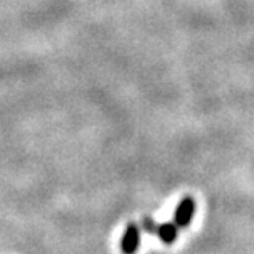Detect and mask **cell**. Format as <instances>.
<instances>
[{"label":"cell","instance_id":"2","mask_svg":"<svg viewBox=\"0 0 254 254\" xmlns=\"http://www.w3.org/2000/svg\"><path fill=\"white\" fill-rule=\"evenodd\" d=\"M140 246V226L129 223L121 238V251L124 254H135Z\"/></svg>","mask_w":254,"mask_h":254},{"label":"cell","instance_id":"3","mask_svg":"<svg viewBox=\"0 0 254 254\" xmlns=\"http://www.w3.org/2000/svg\"><path fill=\"white\" fill-rule=\"evenodd\" d=\"M157 236L165 245H172L179 238V228H177L175 223H164V225L157 226Z\"/></svg>","mask_w":254,"mask_h":254},{"label":"cell","instance_id":"4","mask_svg":"<svg viewBox=\"0 0 254 254\" xmlns=\"http://www.w3.org/2000/svg\"><path fill=\"white\" fill-rule=\"evenodd\" d=\"M157 223L152 220L150 216H144L142 218V228L140 230H144L145 233H149V235H157Z\"/></svg>","mask_w":254,"mask_h":254},{"label":"cell","instance_id":"1","mask_svg":"<svg viewBox=\"0 0 254 254\" xmlns=\"http://www.w3.org/2000/svg\"><path fill=\"white\" fill-rule=\"evenodd\" d=\"M195 210H196L195 200L191 196H185L174 211V223L177 225V228L189 226L193 221V216H195Z\"/></svg>","mask_w":254,"mask_h":254}]
</instances>
